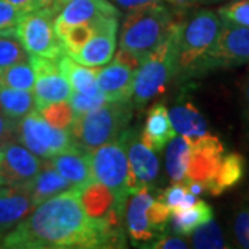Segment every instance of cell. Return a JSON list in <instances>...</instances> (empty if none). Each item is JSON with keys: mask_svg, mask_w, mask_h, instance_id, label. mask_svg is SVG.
Here are the masks:
<instances>
[{"mask_svg": "<svg viewBox=\"0 0 249 249\" xmlns=\"http://www.w3.org/2000/svg\"><path fill=\"white\" fill-rule=\"evenodd\" d=\"M36 208L32 196L24 186H1L0 188V240L17 224L27 219Z\"/></svg>", "mask_w": 249, "mask_h": 249, "instance_id": "9a60e30c", "label": "cell"}, {"mask_svg": "<svg viewBox=\"0 0 249 249\" xmlns=\"http://www.w3.org/2000/svg\"><path fill=\"white\" fill-rule=\"evenodd\" d=\"M220 28L222 19L211 10H201L187 22L184 21L178 39L175 78L178 80L193 78L196 67L216 42Z\"/></svg>", "mask_w": 249, "mask_h": 249, "instance_id": "5b68a950", "label": "cell"}, {"mask_svg": "<svg viewBox=\"0 0 249 249\" xmlns=\"http://www.w3.org/2000/svg\"><path fill=\"white\" fill-rule=\"evenodd\" d=\"M127 157V190L132 196L142 187L151 188L160 173V160L155 151L147 147L140 139V132L136 129H124L119 134Z\"/></svg>", "mask_w": 249, "mask_h": 249, "instance_id": "30bf717a", "label": "cell"}, {"mask_svg": "<svg viewBox=\"0 0 249 249\" xmlns=\"http://www.w3.org/2000/svg\"><path fill=\"white\" fill-rule=\"evenodd\" d=\"M191 154V140L184 136H175L168 142L166 172L172 183H181L186 178L187 166Z\"/></svg>", "mask_w": 249, "mask_h": 249, "instance_id": "4316f807", "label": "cell"}, {"mask_svg": "<svg viewBox=\"0 0 249 249\" xmlns=\"http://www.w3.org/2000/svg\"><path fill=\"white\" fill-rule=\"evenodd\" d=\"M37 111L52 126L58 127V129H64V130H70L73 116H75L73 109H72L68 100L47 104Z\"/></svg>", "mask_w": 249, "mask_h": 249, "instance_id": "1f68e13d", "label": "cell"}, {"mask_svg": "<svg viewBox=\"0 0 249 249\" xmlns=\"http://www.w3.org/2000/svg\"><path fill=\"white\" fill-rule=\"evenodd\" d=\"M168 112L175 132L190 139L191 142L208 133L206 119L191 101L178 103Z\"/></svg>", "mask_w": 249, "mask_h": 249, "instance_id": "44dd1931", "label": "cell"}, {"mask_svg": "<svg viewBox=\"0 0 249 249\" xmlns=\"http://www.w3.org/2000/svg\"><path fill=\"white\" fill-rule=\"evenodd\" d=\"M39 6H40V9L49 10L50 13H53L54 14V0H39ZM54 16H55V14H54Z\"/></svg>", "mask_w": 249, "mask_h": 249, "instance_id": "f6af8a7d", "label": "cell"}, {"mask_svg": "<svg viewBox=\"0 0 249 249\" xmlns=\"http://www.w3.org/2000/svg\"><path fill=\"white\" fill-rule=\"evenodd\" d=\"M145 57H142L139 54L133 53L130 50H126V49H122L119 47V50L116 52V54L114 55V61L119 62L122 65H126L129 68H132L134 71H137L142 65V62L144 61Z\"/></svg>", "mask_w": 249, "mask_h": 249, "instance_id": "60d3db41", "label": "cell"}, {"mask_svg": "<svg viewBox=\"0 0 249 249\" xmlns=\"http://www.w3.org/2000/svg\"><path fill=\"white\" fill-rule=\"evenodd\" d=\"M247 160L238 152H230L223 155L222 163L214 175L213 180L208 186L206 193L211 196H220L224 191L234 188L245 176Z\"/></svg>", "mask_w": 249, "mask_h": 249, "instance_id": "603a6c76", "label": "cell"}, {"mask_svg": "<svg viewBox=\"0 0 249 249\" xmlns=\"http://www.w3.org/2000/svg\"><path fill=\"white\" fill-rule=\"evenodd\" d=\"M132 196H133L126 208V230L132 238L133 245L147 248V245L157 235V232L150 227L147 217V211L154 199V196L151 194L150 187H142V190Z\"/></svg>", "mask_w": 249, "mask_h": 249, "instance_id": "2e32d148", "label": "cell"}, {"mask_svg": "<svg viewBox=\"0 0 249 249\" xmlns=\"http://www.w3.org/2000/svg\"><path fill=\"white\" fill-rule=\"evenodd\" d=\"M213 219L212 206L202 199H198L196 204L190 208L173 211L170 214V226L172 230L180 235H190L202 223Z\"/></svg>", "mask_w": 249, "mask_h": 249, "instance_id": "484cf974", "label": "cell"}, {"mask_svg": "<svg viewBox=\"0 0 249 249\" xmlns=\"http://www.w3.org/2000/svg\"><path fill=\"white\" fill-rule=\"evenodd\" d=\"M115 36V34L96 32L76 53L70 57L86 67H103L114 57Z\"/></svg>", "mask_w": 249, "mask_h": 249, "instance_id": "7402d4cb", "label": "cell"}, {"mask_svg": "<svg viewBox=\"0 0 249 249\" xmlns=\"http://www.w3.org/2000/svg\"><path fill=\"white\" fill-rule=\"evenodd\" d=\"M223 21L249 28V0H234L217 10Z\"/></svg>", "mask_w": 249, "mask_h": 249, "instance_id": "d6a6232c", "label": "cell"}, {"mask_svg": "<svg viewBox=\"0 0 249 249\" xmlns=\"http://www.w3.org/2000/svg\"><path fill=\"white\" fill-rule=\"evenodd\" d=\"M175 136L176 132L170 122L168 108L162 103L154 104L147 114L144 129L140 133L142 142L152 151L160 152Z\"/></svg>", "mask_w": 249, "mask_h": 249, "instance_id": "d6986e66", "label": "cell"}, {"mask_svg": "<svg viewBox=\"0 0 249 249\" xmlns=\"http://www.w3.org/2000/svg\"><path fill=\"white\" fill-rule=\"evenodd\" d=\"M68 101L71 104L75 115H82V114L90 112V111L101 107L103 104L107 103V100H106L101 90L94 93V94H83V93H78V91H72L71 97Z\"/></svg>", "mask_w": 249, "mask_h": 249, "instance_id": "836d02e7", "label": "cell"}, {"mask_svg": "<svg viewBox=\"0 0 249 249\" xmlns=\"http://www.w3.org/2000/svg\"><path fill=\"white\" fill-rule=\"evenodd\" d=\"M50 162L62 178H65L73 188L80 190L94 180L91 170L90 151L72 144L67 150L50 158Z\"/></svg>", "mask_w": 249, "mask_h": 249, "instance_id": "e0dca14e", "label": "cell"}, {"mask_svg": "<svg viewBox=\"0 0 249 249\" xmlns=\"http://www.w3.org/2000/svg\"><path fill=\"white\" fill-rule=\"evenodd\" d=\"M72 0H54V6H53V10H54V14L57 16L58 14V11L67 4V3H70Z\"/></svg>", "mask_w": 249, "mask_h": 249, "instance_id": "bcb514c9", "label": "cell"}, {"mask_svg": "<svg viewBox=\"0 0 249 249\" xmlns=\"http://www.w3.org/2000/svg\"><path fill=\"white\" fill-rule=\"evenodd\" d=\"M22 14L24 13L21 10L10 4L9 1L0 0V29L16 27Z\"/></svg>", "mask_w": 249, "mask_h": 249, "instance_id": "74e56055", "label": "cell"}, {"mask_svg": "<svg viewBox=\"0 0 249 249\" xmlns=\"http://www.w3.org/2000/svg\"><path fill=\"white\" fill-rule=\"evenodd\" d=\"M133 103L107 101L90 112L75 115L70 132L72 142L80 148L91 151L106 142L115 140L127 127L133 115Z\"/></svg>", "mask_w": 249, "mask_h": 249, "instance_id": "3957f363", "label": "cell"}, {"mask_svg": "<svg viewBox=\"0 0 249 249\" xmlns=\"http://www.w3.org/2000/svg\"><path fill=\"white\" fill-rule=\"evenodd\" d=\"M47 160L49 162L42 160V166L35 175V178L25 184L36 206L53 196H58L62 191L73 188L67 178H62L61 175L54 169L50 160Z\"/></svg>", "mask_w": 249, "mask_h": 249, "instance_id": "ffe728a7", "label": "cell"}, {"mask_svg": "<svg viewBox=\"0 0 249 249\" xmlns=\"http://www.w3.org/2000/svg\"><path fill=\"white\" fill-rule=\"evenodd\" d=\"M17 122L0 111V145L13 142L17 137Z\"/></svg>", "mask_w": 249, "mask_h": 249, "instance_id": "f35d334b", "label": "cell"}, {"mask_svg": "<svg viewBox=\"0 0 249 249\" xmlns=\"http://www.w3.org/2000/svg\"><path fill=\"white\" fill-rule=\"evenodd\" d=\"M54 16L46 9L24 13L16 25L17 35L29 55L58 60L65 54L61 39L54 29Z\"/></svg>", "mask_w": 249, "mask_h": 249, "instance_id": "ba28073f", "label": "cell"}, {"mask_svg": "<svg viewBox=\"0 0 249 249\" xmlns=\"http://www.w3.org/2000/svg\"><path fill=\"white\" fill-rule=\"evenodd\" d=\"M29 62L35 72V85L32 91L35 96L36 109L52 103L70 100L72 88L60 70L58 60L29 55Z\"/></svg>", "mask_w": 249, "mask_h": 249, "instance_id": "8fae6325", "label": "cell"}, {"mask_svg": "<svg viewBox=\"0 0 249 249\" xmlns=\"http://www.w3.org/2000/svg\"><path fill=\"white\" fill-rule=\"evenodd\" d=\"M244 119L245 124L249 126V70L244 83Z\"/></svg>", "mask_w": 249, "mask_h": 249, "instance_id": "ee69618b", "label": "cell"}, {"mask_svg": "<svg viewBox=\"0 0 249 249\" xmlns=\"http://www.w3.org/2000/svg\"><path fill=\"white\" fill-rule=\"evenodd\" d=\"M147 248L151 249H187L188 245L183 238L178 237H169V235H162L160 238L154 240L147 245Z\"/></svg>", "mask_w": 249, "mask_h": 249, "instance_id": "ab89813d", "label": "cell"}, {"mask_svg": "<svg viewBox=\"0 0 249 249\" xmlns=\"http://www.w3.org/2000/svg\"><path fill=\"white\" fill-rule=\"evenodd\" d=\"M136 71L119 62H111L106 68H100L97 75L98 89L107 101L132 100Z\"/></svg>", "mask_w": 249, "mask_h": 249, "instance_id": "ac0fdd59", "label": "cell"}, {"mask_svg": "<svg viewBox=\"0 0 249 249\" xmlns=\"http://www.w3.org/2000/svg\"><path fill=\"white\" fill-rule=\"evenodd\" d=\"M79 198L85 212L96 220H104L112 209H119L111 190L97 180H93L88 186L80 188Z\"/></svg>", "mask_w": 249, "mask_h": 249, "instance_id": "cb8c5ba5", "label": "cell"}, {"mask_svg": "<svg viewBox=\"0 0 249 249\" xmlns=\"http://www.w3.org/2000/svg\"><path fill=\"white\" fill-rule=\"evenodd\" d=\"M226 154L224 145L219 137L206 133L202 137L191 142V154L187 166L186 178L183 183H199L205 188L213 180L216 172L222 163L223 155Z\"/></svg>", "mask_w": 249, "mask_h": 249, "instance_id": "7c38bea8", "label": "cell"}, {"mask_svg": "<svg viewBox=\"0 0 249 249\" xmlns=\"http://www.w3.org/2000/svg\"><path fill=\"white\" fill-rule=\"evenodd\" d=\"M188 191V187L181 181V183H172V186L168 187L166 190H163L160 194V198L162 202L168 205L170 208V211L176 209L180 202L183 201V198Z\"/></svg>", "mask_w": 249, "mask_h": 249, "instance_id": "8d00e7d4", "label": "cell"}, {"mask_svg": "<svg viewBox=\"0 0 249 249\" xmlns=\"http://www.w3.org/2000/svg\"><path fill=\"white\" fill-rule=\"evenodd\" d=\"M160 0H114L116 7H121L124 10H133L137 7H142L145 4H151V3H160Z\"/></svg>", "mask_w": 249, "mask_h": 249, "instance_id": "b9f144b4", "label": "cell"}, {"mask_svg": "<svg viewBox=\"0 0 249 249\" xmlns=\"http://www.w3.org/2000/svg\"><path fill=\"white\" fill-rule=\"evenodd\" d=\"M25 61H29V54L21 43L16 28L0 29V70Z\"/></svg>", "mask_w": 249, "mask_h": 249, "instance_id": "f1b7e54d", "label": "cell"}, {"mask_svg": "<svg viewBox=\"0 0 249 249\" xmlns=\"http://www.w3.org/2000/svg\"><path fill=\"white\" fill-rule=\"evenodd\" d=\"M6 1H9L10 4L16 6L22 13H28V11H32V10L40 9L39 0H6Z\"/></svg>", "mask_w": 249, "mask_h": 249, "instance_id": "7bdbcfd3", "label": "cell"}, {"mask_svg": "<svg viewBox=\"0 0 249 249\" xmlns=\"http://www.w3.org/2000/svg\"><path fill=\"white\" fill-rule=\"evenodd\" d=\"M248 62L249 28L222 19V28L216 42L196 67L193 78L217 68H230Z\"/></svg>", "mask_w": 249, "mask_h": 249, "instance_id": "52a82bcc", "label": "cell"}, {"mask_svg": "<svg viewBox=\"0 0 249 249\" xmlns=\"http://www.w3.org/2000/svg\"><path fill=\"white\" fill-rule=\"evenodd\" d=\"M124 245V229H111L106 222L90 217L76 188L37 205L0 240V248L6 249H100Z\"/></svg>", "mask_w": 249, "mask_h": 249, "instance_id": "6da1fadb", "label": "cell"}, {"mask_svg": "<svg viewBox=\"0 0 249 249\" xmlns=\"http://www.w3.org/2000/svg\"><path fill=\"white\" fill-rule=\"evenodd\" d=\"M17 139L40 160H50L73 144L70 130L52 126L37 109L18 121Z\"/></svg>", "mask_w": 249, "mask_h": 249, "instance_id": "9c48e42d", "label": "cell"}, {"mask_svg": "<svg viewBox=\"0 0 249 249\" xmlns=\"http://www.w3.org/2000/svg\"><path fill=\"white\" fill-rule=\"evenodd\" d=\"M169 1H173V3H175V0H169Z\"/></svg>", "mask_w": 249, "mask_h": 249, "instance_id": "7dc6e473", "label": "cell"}, {"mask_svg": "<svg viewBox=\"0 0 249 249\" xmlns=\"http://www.w3.org/2000/svg\"><path fill=\"white\" fill-rule=\"evenodd\" d=\"M176 14L160 3L129 10L121 29L122 49L145 57L168 36Z\"/></svg>", "mask_w": 249, "mask_h": 249, "instance_id": "277c9868", "label": "cell"}, {"mask_svg": "<svg viewBox=\"0 0 249 249\" xmlns=\"http://www.w3.org/2000/svg\"><path fill=\"white\" fill-rule=\"evenodd\" d=\"M42 160L22 144L0 145V186H24L35 178Z\"/></svg>", "mask_w": 249, "mask_h": 249, "instance_id": "4fadbf2b", "label": "cell"}, {"mask_svg": "<svg viewBox=\"0 0 249 249\" xmlns=\"http://www.w3.org/2000/svg\"><path fill=\"white\" fill-rule=\"evenodd\" d=\"M60 70L71 85L72 91H78L83 94H94L100 91L97 83L98 67H86L75 60H72L68 54H64L58 58Z\"/></svg>", "mask_w": 249, "mask_h": 249, "instance_id": "d4e9b609", "label": "cell"}, {"mask_svg": "<svg viewBox=\"0 0 249 249\" xmlns=\"http://www.w3.org/2000/svg\"><path fill=\"white\" fill-rule=\"evenodd\" d=\"M212 1H219V0H212Z\"/></svg>", "mask_w": 249, "mask_h": 249, "instance_id": "c3c4849f", "label": "cell"}, {"mask_svg": "<svg viewBox=\"0 0 249 249\" xmlns=\"http://www.w3.org/2000/svg\"><path fill=\"white\" fill-rule=\"evenodd\" d=\"M232 230L238 247L249 249V204L237 212L232 223Z\"/></svg>", "mask_w": 249, "mask_h": 249, "instance_id": "d590c367", "label": "cell"}, {"mask_svg": "<svg viewBox=\"0 0 249 249\" xmlns=\"http://www.w3.org/2000/svg\"><path fill=\"white\" fill-rule=\"evenodd\" d=\"M190 235H191V247L196 249L229 248L223 237L220 226L213 219L198 226Z\"/></svg>", "mask_w": 249, "mask_h": 249, "instance_id": "4dcf8cb0", "label": "cell"}, {"mask_svg": "<svg viewBox=\"0 0 249 249\" xmlns=\"http://www.w3.org/2000/svg\"><path fill=\"white\" fill-rule=\"evenodd\" d=\"M35 109V96L32 90L10 89L0 86V111L3 114L19 121Z\"/></svg>", "mask_w": 249, "mask_h": 249, "instance_id": "83f0119b", "label": "cell"}, {"mask_svg": "<svg viewBox=\"0 0 249 249\" xmlns=\"http://www.w3.org/2000/svg\"><path fill=\"white\" fill-rule=\"evenodd\" d=\"M35 72L31 62H18L0 70V86L10 89L34 90Z\"/></svg>", "mask_w": 249, "mask_h": 249, "instance_id": "f546056e", "label": "cell"}, {"mask_svg": "<svg viewBox=\"0 0 249 249\" xmlns=\"http://www.w3.org/2000/svg\"><path fill=\"white\" fill-rule=\"evenodd\" d=\"M170 214H172V211H170L169 206L165 202H162L160 198H157V199L154 198L150 206H148V211H147L150 227L155 232L163 231L169 223Z\"/></svg>", "mask_w": 249, "mask_h": 249, "instance_id": "e575fe53", "label": "cell"}, {"mask_svg": "<svg viewBox=\"0 0 249 249\" xmlns=\"http://www.w3.org/2000/svg\"><path fill=\"white\" fill-rule=\"evenodd\" d=\"M109 16L119 17L121 13L115 4L108 0H72L54 17V29L57 34L72 25L90 24Z\"/></svg>", "mask_w": 249, "mask_h": 249, "instance_id": "5bb4252c", "label": "cell"}, {"mask_svg": "<svg viewBox=\"0 0 249 249\" xmlns=\"http://www.w3.org/2000/svg\"><path fill=\"white\" fill-rule=\"evenodd\" d=\"M91 170L94 180L111 190L115 196L118 208L124 212L129 190H127V157L119 137L106 142L90 151Z\"/></svg>", "mask_w": 249, "mask_h": 249, "instance_id": "8992f818", "label": "cell"}, {"mask_svg": "<svg viewBox=\"0 0 249 249\" xmlns=\"http://www.w3.org/2000/svg\"><path fill=\"white\" fill-rule=\"evenodd\" d=\"M184 21L178 16L168 36L145 55L140 68L136 71L132 103L134 107H145L151 100L162 94L176 73V60L180 34Z\"/></svg>", "mask_w": 249, "mask_h": 249, "instance_id": "7a4b0ae2", "label": "cell"}]
</instances>
